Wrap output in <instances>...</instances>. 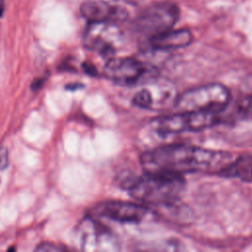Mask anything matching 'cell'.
<instances>
[{"mask_svg": "<svg viewBox=\"0 0 252 252\" xmlns=\"http://www.w3.org/2000/svg\"><path fill=\"white\" fill-rule=\"evenodd\" d=\"M232 159L230 154L222 151L190 145H165L145 152L141 156V164L146 172L219 174Z\"/></svg>", "mask_w": 252, "mask_h": 252, "instance_id": "1", "label": "cell"}, {"mask_svg": "<svg viewBox=\"0 0 252 252\" xmlns=\"http://www.w3.org/2000/svg\"><path fill=\"white\" fill-rule=\"evenodd\" d=\"M185 189L182 175L146 172L129 186L130 195L148 205H169L175 202Z\"/></svg>", "mask_w": 252, "mask_h": 252, "instance_id": "2", "label": "cell"}, {"mask_svg": "<svg viewBox=\"0 0 252 252\" xmlns=\"http://www.w3.org/2000/svg\"><path fill=\"white\" fill-rule=\"evenodd\" d=\"M230 100L228 89L218 83L207 84L177 94L174 107L177 111H202L219 114Z\"/></svg>", "mask_w": 252, "mask_h": 252, "instance_id": "3", "label": "cell"}, {"mask_svg": "<svg viewBox=\"0 0 252 252\" xmlns=\"http://www.w3.org/2000/svg\"><path fill=\"white\" fill-rule=\"evenodd\" d=\"M103 73L110 81L125 87L144 85L155 76V71L150 65L131 57L108 59Z\"/></svg>", "mask_w": 252, "mask_h": 252, "instance_id": "4", "label": "cell"}, {"mask_svg": "<svg viewBox=\"0 0 252 252\" xmlns=\"http://www.w3.org/2000/svg\"><path fill=\"white\" fill-rule=\"evenodd\" d=\"M219 122V114L202 111H177L174 114L160 117L155 123L158 133L180 134L207 129Z\"/></svg>", "mask_w": 252, "mask_h": 252, "instance_id": "5", "label": "cell"}, {"mask_svg": "<svg viewBox=\"0 0 252 252\" xmlns=\"http://www.w3.org/2000/svg\"><path fill=\"white\" fill-rule=\"evenodd\" d=\"M179 8L171 2H161L146 8L135 20L138 32L149 37L170 30L177 22Z\"/></svg>", "mask_w": 252, "mask_h": 252, "instance_id": "6", "label": "cell"}, {"mask_svg": "<svg viewBox=\"0 0 252 252\" xmlns=\"http://www.w3.org/2000/svg\"><path fill=\"white\" fill-rule=\"evenodd\" d=\"M122 41V31L114 22H91L84 33L85 46L101 55L114 54Z\"/></svg>", "mask_w": 252, "mask_h": 252, "instance_id": "7", "label": "cell"}, {"mask_svg": "<svg viewBox=\"0 0 252 252\" xmlns=\"http://www.w3.org/2000/svg\"><path fill=\"white\" fill-rule=\"evenodd\" d=\"M94 212L99 217L127 223L141 222L151 213L150 209L146 206L125 201H107L101 203L94 208Z\"/></svg>", "mask_w": 252, "mask_h": 252, "instance_id": "8", "label": "cell"}, {"mask_svg": "<svg viewBox=\"0 0 252 252\" xmlns=\"http://www.w3.org/2000/svg\"><path fill=\"white\" fill-rule=\"evenodd\" d=\"M176 97L177 94L173 87L153 79L146 83V87H143L135 94L133 103L144 109H159L170 102L174 105Z\"/></svg>", "mask_w": 252, "mask_h": 252, "instance_id": "9", "label": "cell"}, {"mask_svg": "<svg viewBox=\"0 0 252 252\" xmlns=\"http://www.w3.org/2000/svg\"><path fill=\"white\" fill-rule=\"evenodd\" d=\"M81 14L91 22H114L125 20L128 16L126 9L102 0H89L82 4Z\"/></svg>", "mask_w": 252, "mask_h": 252, "instance_id": "10", "label": "cell"}, {"mask_svg": "<svg viewBox=\"0 0 252 252\" xmlns=\"http://www.w3.org/2000/svg\"><path fill=\"white\" fill-rule=\"evenodd\" d=\"M83 248L87 250H112L115 241L105 227L93 220H85L81 224Z\"/></svg>", "mask_w": 252, "mask_h": 252, "instance_id": "11", "label": "cell"}, {"mask_svg": "<svg viewBox=\"0 0 252 252\" xmlns=\"http://www.w3.org/2000/svg\"><path fill=\"white\" fill-rule=\"evenodd\" d=\"M193 40V35L189 30H168L154 36L149 37V45L156 50H169L185 47Z\"/></svg>", "mask_w": 252, "mask_h": 252, "instance_id": "12", "label": "cell"}, {"mask_svg": "<svg viewBox=\"0 0 252 252\" xmlns=\"http://www.w3.org/2000/svg\"><path fill=\"white\" fill-rule=\"evenodd\" d=\"M219 174L243 181L252 180V156L242 155L232 159Z\"/></svg>", "mask_w": 252, "mask_h": 252, "instance_id": "13", "label": "cell"}, {"mask_svg": "<svg viewBox=\"0 0 252 252\" xmlns=\"http://www.w3.org/2000/svg\"><path fill=\"white\" fill-rule=\"evenodd\" d=\"M238 114L245 119H252V94L242 99L237 107Z\"/></svg>", "mask_w": 252, "mask_h": 252, "instance_id": "14", "label": "cell"}, {"mask_svg": "<svg viewBox=\"0 0 252 252\" xmlns=\"http://www.w3.org/2000/svg\"><path fill=\"white\" fill-rule=\"evenodd\" d=\"M65 248L58 245L54 244L51 242H42L38 244V246L35 248V251H42V252H48V251H62Z\"/></svg>", "mask_w": 252, "mask_h": 252, "instance_id": "15", "label": "cell"}, {"mask_svg": "<svg viewBox=\"0 0 252 252\" xmlns=\"http://www.w3.org/2000/svg\"><path fill=\"white\" fill-rule=\"evenodd\" d=\"M8 151L5 147H0V169H4L8 166Z\"/></svg>", "mask_w": 252, "mask_h": 252, "instance_id": "16", "label": "cell"}, {"mask_svg": "<svg viewBox=\"0 0 252 252\" xmlns=\"http://www.w3.org/2000/svg\"><path fill=\"white\" fill-rule=\"evenodd\" d=\"M4 9H5V1L0 0V18L2 17V15L4 13Z\"/></svg>", "mask_w": 252, "mask_h": 252, "instance_id": "17", "label": "cell"}]
</instances>
